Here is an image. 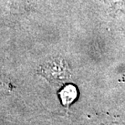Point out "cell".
<instances>
[{
	"label": "cell",
	"mask_w": 125,
	"mask_h": 125,
	"mask_svg": "<svg viewBox=\"0 0 125 125\" xmlns=\"http://www.w3.org/2000/svg\"><path fill=\"white\" fill-rule=\"evenodd\" d=\"M59 96L62 104L68 107L76 100L78 97V90L73 85H66L60 90Z\"/></svg>",
	"instance_id": "1"
}]
</instances>
